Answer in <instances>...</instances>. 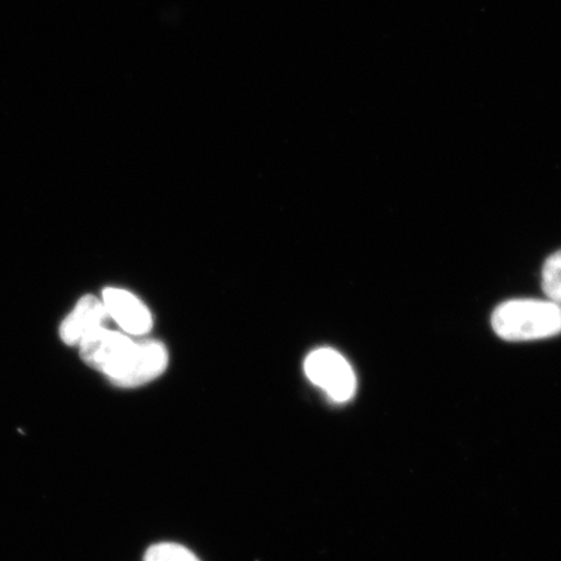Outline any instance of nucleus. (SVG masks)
I'll return each instance as SVG.
<instances>
[{
    "label": "nucleus",
    "mask_w": 561,
    "mask_h": 561,
    "mask_svg": "<svg viewBox=\"0 0 561 561\" xmlns=\"http://www.w3.org/2000/svg\"><path fill=\"white\" fill-rule=\"evenodd\" d=\"M79 346L88 366L125 389L156 380L168 366L167 348L160 342H136L105 327L89 333Z\"/></svg>",
    "instance_id": "f257e3e1"
},
{
    "label": "nucleus",
    "mask_w": 561,
    "mask_h": 561,
    "mask_svg": "<svg viewBox=\"0 0 561 561\" xmlns=\"http://www.w3.org/2000/svg\"><path fill=\"white\" fill-rule=\"evenodd\" d=\"M491 325L497 336L508 342L551 339L561 333V306L539 299L504 301L491 316Z\"/></svg>",
    "instance_id": "f03ea898"
},
{
    "label": "nucleus",
    "mask_w": 561,
    "mask_h": 561,
    "mask_svg": "<svg viewBox=\"0 0 561 561\" xmlns=\"http://www.w3.org/2000/svg\"><path fill=\"white\" fill-rule=\"evenodd\" d=\"M305 370L310 381L324 390L336 403H346L354 397L356 376L353 367L333 348H320L308 355Z\"/></svg>",
    "instance_id": "7ed1b4c3"
},
{
    "label": "nucleus",
    "mask_w": 561,
    "mask_h": 561,
    "mask_svg": "<svg viewBox=\"0 0 561 561\" xmlns=\"http://www.w3.org/2000/svg\"><path fill=\"white\" fill-rule=\"evenodd\" d=\"M103 304L110 318L114 319L124 332L144 335L151 331L152 316L149 308L131 293L108 287L103 291Z\"/></svg>",
    "instance_id": "20e7f679"
},
{
    "label": "nucleus",
    "mask_w": 561,
    "mask_h": 561,
    "mask_svg": "<svg viewBox=\"0 0 561 561\" xmlns=\"http://www.w3.org/2000/svg\"><path fill=\"white\" fill-rule=\"evenodd\" d=\"M110 314L105 310L103 300L93 296H85L79 300L75 310L61 322L59 334L68 346L80 345L85 336L103 328Z\"/></svg>",
    "instance_id": "39448f33"
},
{
    "label": "nucleus",
    "mask_w": 561,
    "mask_h": 561,
    "mask_svg": "<svg viewBox=\"0 0 561 561\" xmlns=\"http://www.w3.org/2000/svg\"><path fill=\"white\" fill-rule=\"evenodd\" d=\"M542 287L546 296L561 306V250L547 259L542 270Z\"/></svg>",
    "instance_id": "423d86ee"
},
{
    "label": "nucleus",
    "mask_w": 561,
    "mask_h": 561,
    "mask_svg": "<svg viewBox=\"0 0 561 561\" xmlns=\"http://www.w3.org/2000/svg\"><path fill=\"white\" fill-rule=\"evenodd\" d=\"M145 561H201L186 547L178 543H158L150 547Z\"/></svg>",
    "instance_id": "0eeeda50"
}]
</instances>
